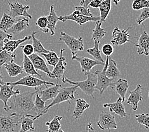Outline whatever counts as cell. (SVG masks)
<instances>
[{
    "mask_svg": "<svg viewBox=\"0 0 149 132\" xmlns=\"http://www.w3.org/2000/svg\"><path fill=\"white\" fill-rule=\"evenodd\" d=\"M59 20L65 22L67 20H72L76 22L79 26H83V24L88 22H97L100 20V17H88L81 14L79 12L74 10V11L68 15H63L59 17Z\"/></svg>",
    "mask_w": 149,
    "mask_h": 132,
    "instance_id": "obj_8",
    "label": "cell"
},
{
    "mask_svg": "<svg viewBox=\"0 0 149 132\" xmlns=\"http://www.w3.org/2000/svg\"><path fill=\"white\" fill-rule=\"evenodd\" d=\"M128 83L127 81L125 79L120 78L112 83L111 88L114 90L117 94H118L122 98L123 102H125L126 94L128 90Z\"/></svg>",
    "mask_w": 149,
    "mask_h": 132,
    "instance_id": "obj_21",
    "label": "cell"
},
{
    "mask_svg": "<svg viewBox=\"0 0 149 132\" xmlns=\"http://www.w3.org/2000/svg\"><path fill=\"white\" fill-rule=\"evenodd\" d=\"M33 117L31 116H24L21 121L20 129L19 132H27L34 131L35 128L34 126Z\"/></svg>",
    "mask_w": 149,
    "mask_h": 132,
    "instance_id": "obj_31",
    "label": "cell"
},
{
    "mask_svg": "<svg viewBox=\"0 0 149 132\" xmlns=\"http://www.w3.org/2000/svg\"><path fill=\"white\" fill-rule=\"evenodd\" d=\"M12 38L13 35L5 33L0 29V48L3 46V44L6 40H11Z\"/></svg>",
    "mask_w": 149,
    "mask_h": 132,
    "instance_id": "obj_45",
    "label": "cell"
},
{
    "mask_svg": "<svg viewBox=\"0 0 149 132\" xmlns=\"http://www.w3.org/2000/svg\"><path fill=\"white\" fill-rule=\"evenodd\" d=\"M86 130L87 132H95V128L93 126V124H92L91 123H88L86 125Z\"/></svg>",
    "mask_w": 149,
    "mask_h": 132,
    "instance_id": "obj_47",
    "label": "cell"
},
{
    "mask_svg": "<svg viewBox=\"0 0 149 132\" xmlns=\"http://www.w3.org/2000/svg\"><path fill=\"white\" fill-rule=\"evenodd\" d=\"M34 103L35 109H36L38 115H40V114H41L42 111H43V110L46 108L45 102L40 97V96H39L38 94H36V98H35Z\"/></svg>",
    "mask_w": 149,
    "mask_h": 132,
    "instance_id": "obj_40",
    "label": "cell"
},
{
    "mask_svg": "<svg viewBox=\"0 0 149 132\" xmlns=\"http://www.w3.org/2000/svg\"><path fill=\"white\" fill-rule=\"evenodd\" d=\"M13 88V86L10 85L8 83H5L4 85H0V101L4 103V110L6 112H8L10 110L8 105L9 100L13 96L20 94V90H14Z\"/></svg>",
    "mask_w": 149,
    "mask_h": 132,
    "instance_id": "obj_10",
    "label": "cell"
},
{
    "mask_svg": "<svg viewBox=\"0 0 149 132\" xmlns=\"http://www.w3.org/2000/svg\"><path fill=\"white\" fill-rule=\"evenodd\" d=\"M135 46L138 55L145 56L149 55V35L146 31L141 32Z\"/></svg>",
    "mask_w": 149,
    "mask_h": 132,
    "instance_id": "obj_17",
    "label": "cell"
},
{
    "mask_svg": "<svg viewBox=\"0 0 149 132\" xmlns=\"http://www.w3.org/2000/svg\"><path fill=\"white\" fill-rule=\"evenodd\" d=\"M112 0H103L99 7L100 13V22H104L107 19L109 14L111 10Z\"/></svg>",
    "mask_w": 149,
    "mask_h": 132,
    "instance_id": "obj_30",
    "label": "cell"
},
{
    "mask_svg": "<svg viewBox=\"0 0 149 132\" xmlns=\"http://www.w3.org/2000/svg\"><path fill=\"white\" fill-rule=\"evenodd\" d=\"M99 44H100V41H94V47L88 48L86 50V52L91 55L93 57H94L96 60L100 61L101 62L105 63L104 60L103 59L101 55V52L99 50Z\"/></svg>",
    "mask_w": 149,
    "mask_h": 132,
    "instance_id": "obj_35",
    "label": "cell"
},
{
    "mask_svg": "<svg viewBox=\"0 0 149 132\" xmlns=\"http://www.w3.org/2000/svg\"><path fill=\"white\" fill-rule=\"evenodd\" d=\"M102 52L103 54L105 55L106 57L111 56L113 53V46L110 44H105L103 45L102 48Z\"/></svg>",
    "mask_w": 149,
    "mask_h": 132,
    "instance_id": "obj_43",
    "label": "cell"
},
{
    "mask_svg": "<svg viewBox=\"0 0 149 132\" xmlns=\"http://www.w3.org/2000/svg\"><path fill=\"white\" fill-rule=\"evenodd\" d=\"M148 7H149L148 0H134L132 3V8L135 11Z\"/></svg>",
    "mask_w": 149,
    "mask_h": 132,
    "instance_id": "obj_39",
    "label": "cell"
},
{
    "mask_svg": "<svg viewBox=\"0 0 149 132\" xmlns=\"http://www.w3.org/2000/svg\"><path fill=\"white\" fill-rule=\"evenodd\" d=\"M92 1H93V0H85L83 6H84V7H86V8H89L88 6H89V4Z\"/></svg>",
    "mask_w": 149,
    "mask_h": 132,
    "instance_id": "obj_48",
    "label": "cell"
},
{
    "mask_svg": "<svg viewBox=\"0 0 149 132\" xmlns=\"http://www.w3.org/2000/svg\"><path fill=\"white\" fill-rule=\"evenodd\" d=\"M48 20V29L50 32L51 36H54L56 23L59 21V17L56 15L54 8V5H52L49 8V14L47 16Z\"/></svg>",
    "mask_w": 149,
    "mask_h": 132,
    "instance_id": "obj_23",
    "label": "cell"
},
{
    "mask_svg": "<svg viewBox=\"0 0 149 132\" xmlns=\"http://www.w3.org/2000/svg\"><path fill=\"white\" fill-rule=\"evenodd\" d=\"M72 59L76 60V61H77L80 64L81 72L84 73L86 75L88 73H90L91 69H93L94 67L97 66L105 65V63L98 61V60L91 59L88 57H77L76 55L74 57H72Z\"/></svg>",
    "mask_w": 149,
    "mask_h": 132,
    "instance_id": "obj_13",
    "label": "cell"
},
{
    "mask_svg": "<svg viewBox=\"0 0 149 132\" xmlns=\"http://www.w3.org/2000/svg\"><path fill=\"white\" fill-rule=\"evenodd\" d=\"M102 22H101L100 21H97L95 23V27L93 30V34L91 36V40L93 41H100L107 34L105 29L102 27Z\"/></svg>",
    "mask_w": 149,
    "mask_h": 132,
    "instance_id": "obj_29",
    "label": "cell"
},
{
    "mask_svg": "<svg viewBox=\"0 0 149 132\" xmlns=\"http://www.w3.org/2000/svg\"><path fill=\"white\" fill-rule=\"evenodd\" d=\"M58 132H64V131H63L62 129H61V128H60V129L59 130V131Z\"/></svg>",
    "mask_w": 149,
    "mask_h": 132,
    "instance_id": "obj_52",
    "label": "cell"
},
{
    "mask_svg": "<svg viewBox=\"0 0 149 132\" xmlns=\"http://www.w3.org/2000/svg\"><path fill=\"white\" fill-rule=\"evenodd\" d=\"M86 76V80L83 81H72L66 77H65L62 80L63 83H68L72 85L76 86L77 88H79L86 95L90 96V97L95 98L93 94L95 91H97L95 88L97 82V74H96L95 72H90L88 73Z\"/></svg>",
    "mask_w": 149,
    "mask_h": 132,
    "instance_id": "obj_3",
    "label": "cell"
},
{
    "mask_svg": "<svg viewBox=\"0 0 149 132\" xmlns=\"http://www.w3.org/2000/svg\"><path fill=\"white\" fill-rule=\"evenodd\" d=\"M31 38V36H27L22 39H19L17 40H6L3 46L0 48V51L4 50L9 53H14L16 50L18 48L20 45L23 43L29 40Z\"/></svg>",
    "mask_w": 149,
    "mask_h": 132,
    "instance_id": "obj_20",
    "label": "cell"
},
{
    "mask_svg": "<svg viewBox=\"0 0 149 132\" xmlns=\"http://www.w3.org/2000/svg\"><path fill=\"white\" fill-rule=\"evenodd\" d=\"M15 53H9L6 51H0V67L6 64L13 62L16 59Z\"/></svg>",
    "mask_w": 149,
    "mask_h": 132,
    "instance_id": "obj_34",
    "label": "cell"
},
{
    "mask_svg": "<svg viewBox=\"0 0 149 132\" xmlns=\"http://www.w3.org/2000/svg\"><path fill=\"white\" fill-rule=\"evenodd\" d=\"M5 83V82L4 81V79H3L2 74L1 72H0V85H4Z\"/></svg>",
    "mask_w": 149,
    "mask_h": 132,
    "instance_id": "obj_49",
    "label": "cell"
},
{
    "mask_svg": "<svg viewBox=\"0 0 149 132\" xmlns=\"http://www.w3.org/2000/svg\"><path fill=\"white\" fill-rule=\"evenodd\" d=\"M36 26L40 28V29L45 34L49 33V29H48V20L47 17L46 16L40 17L38 18L36 22Z\"/></svg>",
    "mask_w": 149,
    "mask_h": 132,
    "instance_id": "obj_37",
    "label": "cell"
},
{
    "mask_svg": "<svg viewBox=\"0 0 149 132\" xmlns=\"http://www.w3.org/2000/svg\"><path fill=\"white\" fill-rule=\"evenodd\" d=\"M90 104L85 100L82 98H77L76 100V106L72 114L73 117L76 120L79 119L85 110L89 109Z\"/></svg>",
    "mask_w": 149,
    "mask_h": 132,
    "instance_id": "obj_24",
    "label": "cell"
},
{
    "mask_svg": "<svg viewBox=\"0 0 149 132\" xmlns=\"http://www.w3.org/2000/svg\"><path fill=\"white\" fill-rule=\"evenodd\" d=\"M42 55L45 57L48 64L51 66L55 67L59 60L57 54L53 50H49L48 53H43Z\"/></svg>",
    "mask_w": 149,
    "mask_h": 132,
    "instance_id": "obj_36",
    "label": "cell"
},
{
    "mask_svg": "<svg viewBox=\"0 0 149 132\" xmlns=\"http://www.w3.org/2000/svg\"><path fill=\"white\" fill-rule=\"evenodd\" d=\"M46 88L45 90H41V88L39 89L37 94L40 96V97L45 102H47L49 100H54L56 95H58L60 89L62 88L60 85L55 84L54 86L48 87V86H45Z\"/></svg>",
    "mask_w": 149,
    "mask_h": 132,
    "instance_id": "obj_16",
    "label": "cell"
},
{
    "mask_svg": "<svg viewBox=\"0 0 149 132\" xmlns=\"http://www.w3.org/2000/svg\"><path fill=\"white\" fill-rule=\"evenodd\" d=\"M136 120L137 122L143 125L146 129L149 128V115L148 114L142 113L141 115H135Z\"/></svg>",
    "mask_w": 149,
    "mask_h": 132,
    "instance_id": "obj_38",
    "label": "cell"
},
{
    "mask_svg": "<svg viewBox=\"0 0 149 132\" xmlns=\"http://www.w3.org/2000/svg\"><path fill=\"white\" fill-rule=\"evenodd\" d=\"M84 1H85V0H81V2H80V6H83Z\"/></svg>",
    "mask_w": 149,
    "mask_h": 132,
    "instance_id": "obj_51",
    "label": "cell"
},
{
    "mask_svg": "<svg viewBox=\"0 0 149 132\" xmlns=\"http://www.w3.org/2000/svg\"><path fill=\"white\" fill-rule=\"evenodd\" d=\"M10 85H12L13 87L16 86H23L27 87L34 88L35 90L41 88L42 86H54L55 84L52 82L45 81L43 80L39 79L36 77H34L30 75H27L26 76H24L22 78H20L19 80H17L15 82H7Z\"/></svg>",
    "mask_w": 149,
    "mask_h": 132,
    "instance_id": "obj_5",
    "label": "cell"
},
{
    "mask_svg": "<svg viewBox=\"0 0 149 132\" xmlns=\"http://www.w3.org/2000/svg\"><path fill=\"white\" fill-rule=\"evenodd\" d=\"M22 68L25 73H26L28 75L30 76H38L40 77L41 80H42V76L39 74L36 69L34 68L33 62H31L30 59L27 56L24 55V59L22 61Z\"/></svg>",
    "mask_w": 149,
    "mask_h": 132,
    "instance_id": "obj_26",
    "label": "cell"
},
{
    "mask_svg": "<svg viewBox=\"0 0 149 132\" xmlns=\"http://www.w3.org/2000/svg\"><path fill=\"white\" fill-rule=\"evenodd\" d=\"M40 88L33 92H24L23 94L13 96L8 103L9 110H14L15 113L21 116H31L34 118V115L37 116L38 114L35 109L33 97L37 94Z\"/></svg>",
    "mask_w": 149,
    "mask_h": 132,
    "instance_id": "obj_1",
    "label": "cell"
},
{
    "mask_svg": "<svg viewBox=\"0 0 149 132\" xmlns=\"http://www.w3.org/2000/svg\"><path fill=\"white\" fill-rule=\"evenodd\" d=\"M131 29V27H130L126 29L120 30L118 27H115L112 31V36L111 41V43L115 46H121L126 44V43H133L128 39V38L131 36L129 34L128 31Z\"/></svg>",
    "mask_w": 149,
    "mask_h": 132,
    "instance_id": "obj_12",
    "label": "cell"
},
{
    "mask_svg": "<svg viewBox=\"0 0 149 132\" xmlns=\"http://www.w3.org/2000/svg\"><path fill=\"white\" fill-rule=\"evenodd\" d=\"M26 1H27V0H26Z\"/></svg>",
    "mask_w": 149,
    "mask_h": 132,
    "instance_id": "obj_54",
    "label": "cell"
},
{
    "mask_svg": "<svg viewBox=\"0 0 149 132\" xmlns=\"http://www.w3.org/2000/svg\"><path fill=\"white\" fill-rule=\"evenodd\" d=\"M77 89V87L76 86H74V85H72V87H62L60 89L58 95L53 100L52 102L48 105L46 106L43 111L40 114V115L35 116L33 119L35 121L39 119L40 117L45 115L46 113H47L48 110L52 108V107L55 105H58L60 103L62 102H68L69 103V105H70V101L75 99V95H74V94H75Z\"/></svg>",
    "mask_w": 149,
    "mask_h": 132,
    "instance_id": "obj_2",
    "label": "cell"
},
{
    "mask_svg": "<svg viewBox=\"0 0 149 132\" xmlns=\"http://www.w3.org/2000/svg\"><path fill=\"white\" fill-rule=\"evenodd\" d=\"M97 126L102 130H108L109 131L111 129H117L118 124L115 119V117L111 112L104 110L100 116L97 123Z\"/></svg>",
    "mask_w": 149,
    "mask_h": 132,
    "instance_id": "obj_9",
    "label": "cell"
},
{
    "mask_svg": "<svg viewBox=\"0 0 149 132\" xmlns=\"http://www.w3.org/2000/svg\"><path fill=\"white\" fill-rule=\"evenodd\" d=\"M149 19V7L142 9L140 16L138 17L136 22L138 25H141L145 20Z\"/></svg>",
    "mask_w": 149,
    "mask_h": 132,
    "instance_id": "obj_41",
    "label": "cell"
},
{
    "mask_svg": "<svg viewBox=\"0 0 149 132\" xmlns=\"http://www.w3.org/2000/svg\"><path fill=\"white\" fill-rule=\"evenodd\" d=\"M65 51V49H61L60 52V57L58 63L54 67V69L52 71V74L54 76L55 79L59 80L60 78H62V80L65 77L64 72L65 71L66 66L67 64L66 62V59L63 56V53Z\"/></svg>",
    "mask_w": 149,
    "mask_h": 132,
    "instance_id": "obj_18",
    "label": "cell"
},
{
    "mask_svg": "<svg viewBox=\"0 0 149 132\" xmlns=\"http://www.w3.org/2000/svg\"><path fill=\"white\" fill-rule=\"evenodd\" d=\"M105 74L109 79L114 81L120 76V71L117 66V63L112 59L109 58V65L105 71Z\"/></svg>",
    "mask_w": 149,
    "mask_h": 132,
    "instance_id": "obj_25",
    "label": "cell"
},
{
    "mask_svg": "<svg viewBox=\"0 0 149 132\" xmlns=\"http://www.w3.org/2000/svg\"><path fill=\"white\" fill-rule=\"evenodd\" d=\"M29 27V21L27 18L22 17L18 19L13 26L7 32L12 35L18 34Z\"/></svg>",
    "mask_w": 149,
    "mask_h": 132,
    "instance_id": "obj_22",
    "label": "cell"
},
{
    "mask_svg": "<svg viewBox=\"0 0 149 132\" xmlns=\"http://www.w3.org/2000/svg\"><path fill=\"white\" fill-rule=\"evenodd\" d=\"M103 106L105 108H109L110 112H114L120 117H125L127 116V113L125 110V106L123 105V100L120 97L117 99L115 102L104 103Z\"/></svg>",
    "mask_w": 149,
    "mask_h": 132,
    "instance_id": "obj_19",
    "label": "cell"
},
{
    "mask_svg": "<svg viewBox=\"0 0 149 132\" xmlns=\"http://www.w3.org/2000/svg\"><path fill=\"white\" fill-rule=\"evenodd\" d=\"M62 119V116H56L51 121H48L46 123V125L48 126V132H58L61 128L62 124L60 121Z\"/></svg>",
    "mask_w": 149,
    "mask_h": 132,
    "instance_id": "obj_33",
    "label": "cell"
},
{
    "mask_svg": "<svg viewBox=\"0 0 149 132\" xmlns=\"http://www.w3.org/2000/svg\"><path fill=\"white\" fill-rule=\"evenodd\" d=\"M60 42H63L71 51L72 57L76 56L78 52L84 50V41L82 37L76 38L71 36L64 32L60 33Z\"/></svg>",
    "mask_w": 149,
    "mask_h": 132,
    "instance_id": "obj_6",
    "label": "cell"
},
{
    "mask_svg": "<svg viewBox=\"0 0 149 132\" xmlns=\"http://www.w3.org/2000/svg\"><path fill=\"white\" fill-rule=\"evenodd\" d=\"M7 2L10 6L8 14L11 17L15 19L19 17H23L31 19L33 18L27 12L30 9L29 5H24L18 2H10L8 0H7Z\"/></svg>",
    "mask_w": 149,
    "mask_h": 132,
    "instance_id": "obj_11",
    "label": "cell"
},
{
    "mask_svg": "<svg viewBox=\"0 0 149 132\" xmlns=\"http://www.w3.org/2000/svg\"><path fill=\"white\" fill-rule=\"evenodd\" d=\"M20 46V48H22V52H23L24 55L27 56L28 57L33 54H34V50L33 45L27 44L26 45Z\"/></svg>",
    "mask_w": 149,
    "mask_h": 132,
    "instance_id": "obj_42",
    "label": "cell"
},
{
    "mask_svg": "<svg viewBox=\"0 0 149 132\" xmlns=\"http://www.w3.org/2000/svg\"><path fill=\"white\" fill-rule=\"evenodd\" d=\"M75 10L79 12L81 14L83 15L88 16V17H93V14H92L90 11L89 8H86L83 6H75Z\"/></svg>",
    "mask_w": 149,
    "mask_h": 132,
    "instance_id": "obj_44",
    "label": "cell"
},
{
    "mask_svg": "<svg viewBox=\"0 0 149 132\" xmlns=\"http://www.w3.org/2000/svg\"><path fill=\"white\" fill-rule=\"evenodd\" d=\"M38 33V32L34 31L31 34V38L32 40H33V46L34 50L35 53H37V54H43V53H48L49 50H46L44 46H42L41 42L40 40H39L38 39L36 38L35 36V35Z\"/></svg>",
    "mask_w": 149,
    "mask_h": 132,
    "instance_id": "obj_32",
    "label": "cell"
},
{
    "mask_svg": "<svg viewBox=\"0 0 149 132\" xmlns=\"http://www.w3.org/2000/svg\"><path fill=\"white\" fill-rule=\"evenodd\" d=\"M102 1L103 0H93L90 3L88 7L93 8H99Z\"/></svg>",
    "mask_w": 149,
    "mask_h": 132,
    "instance_id": "obj_46",
    "label": "cell"
},
{
    "mask_svg": "<svg viewBox=\"0 0 149 132\" xmlns=\"http://www.w3.org/2000/svg\"><path fill=\"white\" fill-rule=\"evenodd\" d=\"M109 57H107L106 60L105 61L104 67L102 71H95L97 76V85H96L95 88L96 90L100 91V95H102L104 94V92L107 90L109 87H111L112 86V83L115 81L114 80L109 79V78L106 76L105 74V71L107 70L108 65H109Z\"/></svg>",
    "mask_w": 149,
    "mask_h": 132,
    "instance_id": "obj_7",
    "label": "cell"
},
{
    "mask_svg": "<svg viewBox=\"0 0 149 132\" xmlns=\"http://www.w3.org/2000/svg\"><path fill=\"white\" fill-rule=\"evenodd\" d=\"M4 66L10 77H17L24 73L22 67L20 66L14 62L6 64Z\"/></svg>",
    "mask_w": 149,
    "mask_h": 132,
    "instance_id": "obj_28",
    "label": "cell"
},
{
    "mask_svg": "<svg viewBox=\"0 0 149 132\" xmlns=\"http://www.w3.org/2000/svg\"><path fill=\"white\" fill-rule=\"evenodd\" d=\"M120 1V0H113V3H114L116 5H118Z\"/></svg>",
    "mask_w": 149,
    "mask_h": 132,
    "instance_id": "obj_50",
    "label": "cell"
},
{
    "mask_svg": "<svg viewBox=\"0 0 149 132\" xmlns=\"http://www.w3.org/2000/svg\"><path fill=\"white\" fill-rule=\"evenodd\" d=\"M24 117L15 112L9 116L0 114V132H15V128L21 124Z\"/></svg>",
    "mask_w": 149,
    "mask_h": 132,
    "instance_id": "obj_4",
    "label": "cell"
},
{
    "mask_svg": "<svg viewBox=\"0 0 149 132\" xmlns=\"http://www.w3.org/2000/svg\"><path fill=\"white\" fill-rule=\"evenodd\" d=\"M15 18L11 17L8 13H4L0 20V29L7 33L15 23Z\"/></svg>",
    "mask_w": 149,
    "mask_h": 132,
    "instance_id": "obj_27",
    "label": "cell"
},
{
    "mask_svg": "<svg viewBox=\"0 0 149 132\" xmlns=\"http://www.w3.org/2000/svg\"><path fill=\"white\" fill-rule=\"evenodd\" d=\"M143 101L142 87L140 84L137 85L136 88L130 91V95L127 98V103L132 107L133 110H136L138 108V103Z\"/></svg>",
    "mask_w": 149,
    "mask_h": 132,
    "instance_id": "obj_15",
    "label": "cell"
},
{
    "mask_svg": "<svg viewBox=\"0 0 149 132\" xmlns=\"http://www.w3.org/2000/svg\"><path fill=\"white\" fill-rule=\"evenodd\" d=\"M29 58L33 62L34 68L36 71H41L42 72L45 73L49 78H52V79H55L50 70L49 69L47 64H46L44 59L41 56L37 53H34V54L29 57Z\"/></svg>",
    "mask_w": 149,
    "mask_h": 132,
    "instance_id": "obj_14",
    "label": "cell"
},
{
    "mask_svg": "<svg viewBox=\"0 0 149 132\" xmlns=\"http://www.w3.org/2000/svg\"><path fill=\"white\" fill-rule=\"evenodd\" d=\"M148 99H149V91H148Z\"/></svg>",
    "mask_w": 149,
    "mask_h": 132,
    "instance_id": "obj_53",
    "label": "cell"
}]
</instances>
